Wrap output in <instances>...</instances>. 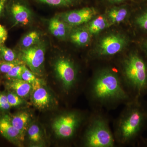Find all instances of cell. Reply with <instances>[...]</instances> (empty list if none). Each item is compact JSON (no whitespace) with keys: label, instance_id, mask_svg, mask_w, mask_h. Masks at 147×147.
Instances as JSON below:
<instances>
[{"label":"cell","instance_id":"cell-18","mask_svg":"<svg viewBox=\"0 0 147 147\" xmlns=\"http://www.w3.org/2000/svg\"><path fill=\"white\" fill-rule=\"evenodd\" d=\"M49 29L54 36L61 39L65 38L67 34V25L60 17L56 16L50 20Z\"/></svg>","mask_w":147,"mask_h":147},{"label":"cell","instance_id":"cell-31","mask_svg":"<svg viewBox=\"0 0 147 147\" xmlns=\"http://www.w3.org/2000/svg\"><path fill=\"white\" fill-rule=\"evenodd\" d=\"M8 1V0H0V15L3 12Z\"/></svg>","mask_w":147,"mask_h":147},{"label":"cell","instance_id":"cell-32","mask_svg":"<svg viewBox=\"0 0 147 147\" xmlns=\"http://www.w3.org/2000/svg\"><path fill=\"white\" fill-rule=\"evenodd\" d=\"M143 46H144V50L147 54V40L144 42Z\"/></svg>","mask_w":147,"mask_h":147},{"label":"cell","instance_id":"cell-8","mask_svg":"<svg viewBox=\"0 0 147 147\" xmlns=\"http://www.w3.org/2000/svg\"><path fill=\"white\" fill-rule=\"evenodd\" d=\"M45 51V44L39 41L31 47L22 49L20 54V59L35 74L42 76L44 71Z\"/></svg>","mask_w":147,"mask_h":147},{"label":"cell","instance_id":"cell-16","mask_svg":"<svg viewBox=\"0 0 147 147\" xmlns=\"http://www.w3.org/2000/svg\"><path fill=\"white\" fill-rule=\"evenodd\" d=\"M40 5L56 8H69L86 3L87 0H26Z\"/></svg>","mask_w":147,"mask_h":147},{"label":"cell","instance_id":"cell-7","mask_svg":"<svg viewBox=\"0 0 147 147\" xmlns=\"http://www.w3.org/2000/svg\"><path fill=\"white\" fill-rule=\"evenodd\" d=\"M127 43V40L123 36L118 34L108 35L103 37L98 44L94 59L113 58L122 52Z\"/></svg>","mask_w":147,"mask_h":147},{"label":"cell","instance_id":"cell-6","mask_svg":"<svg viewBox=\"0 0 147 147\" xmlns=\"http://www.w3.org/2000/svg\"><path fill=\"white\" fill-rule=\"evenodd\" d=\"M54 70L65 97H71L80 88L84 90L86 82L81 79L79 68L73 59L67 56H60L54 63Z\"/></svg>","mask_w":147,"mask_h":147},{"label":"cell","instance_id":"cell-20","mask_svg":"<svg viewBox=\"0 0 147 147\" xmlns=\"http://www.w3.org/2000/svg\"><path fill=\"white\" fill-rule=\"evenodd\" d=\"M90 34L88 30L79 28L74 30L70 35V38L72 42L79 46H85L89 42Z\"/></svg>","mask_w":147,"mask_h":147},{"label":"cell","instance_id":"cell-23","mask_svg":"<svg viewBox=\"0 0 147 147\" xmlns=\"http://www.w3.org/2000/svg\"><path fill=\"white\" fill-rule=\"evenodd\" d=\"M40 35L38 32L33 31L29 32L23 37L21 41L23 49L28 48L35 45L40 41Z\"/></svg>","mask_w":147,"mask_h":147},{"label":"cell","instance_id":"cell-14","mask_svg":"<svg viewBox=\"0 0 147 147\" xmlns=\"http://www.w3.org/2000/svg\"><path fill=\"white\" fill-rule=\"evenodd\" d=\"M11 122L21 133L25 135L30 125L32 122V115L27 110L19 111L14 115H9Z\"/></svg>","mask_w":147,"mask_h":147},{"label":"cell","instance_id":"cell-26","mask_svg":"<svg viewBox=\"0 0 147 147\" xmlns=\"http://www.w3.org/2000/svg\"><path fill=\"white\" fill-rule=\"evenodd\" d=\"M0 56L3 60L11 61L17 59V55L13 50L3 45H0Z\"/></svg>","mask_w":147,"mask_h":147},{"label":"cell","instance_id":"cell-2","mask_svg":"<svg viewBox=\"0 0 147 147\" xmlns=\"http://www.w3.org/2000/svg\"><path fill=\"white\" fill-rule=\"evenodd\" d=\"M124 106L113 122V134L117 146H131L141 139L147 127V105L141 98Z\"/></svg>","mask_w":147,"mask_h":147},{"label":"cell","instance_id":"cell-28","mask_svg":"<svg viewBox=\"0 0 147 147\" xmlns=\"http://www.w3.org/2000/svg\"><path fill=\"white\" fill-rule=\"evenodd\" d=\"M100 3L110 5L122 4L123 3H130L132 4H137L143 0H98Z\"/></svg>","mask_w":147,"mask_h":147},{"label":"cell","instance_id":"cell-12","mask_svg":"<svg viewBox=\"0 0 147 147\" xmlns=\"http://www.w3.org/2000/svg\"><path fill=\"white\" fill-rule=\"evenodd\" d=\"M0 133L13 144L21 146L25 139V135L13 126L8 115H0Z\"/></svg>","mask_w":147,"mask_h":147},{"label":"cell","instance_id":"cell-4","mask_svg":"<svg viewBox=\"0 0 147 147\" xmlns=\"http://www.w3.org/2000/svg\"><path fill=\"white\" fill-rule=\"evenodd\" d=\"M106 111L91 110L79 137L83 147L117 146L110 126V118Z\"/></svg>","mask_w":147,"mask_h":147},{"label":"cell","instance_id":"cell-11","mask_svg":"<svg viewBox=\"0 0 147 147\" xmlns=\"http://www.w3.org/2000/svg\"><path fill=\"white\" fill-rule=\"evenodd\" d=\"M9 7L16 24L28 25L31 21L32 11L26 0H10Z\"/></svg>","mask_w":147,"mask_h":147},{"label":"cell","instance_id":"cell-1","mask_svg":"<svg viewBox=\"0 0 147 147\" xmlns=\"http://www.w3.org/2000/svg\"><path fill=\"white\" fill-rule=\"evenodd\" d=\"M84 91L91 110L108 112L133 100L118 68L110 65L94 70L88 78Z\"/></svg>","mask_w":147,"mask_h":147},{"label":"cell","instance_id":"cell-10","mask_svg":"<svg viewBox=\"0 0 147 147\" xmlns=\"http://www.w3.org/2000/svg\"><path fill=\"white\" fill-rule=\"evenodd\" d=\"M97 13L95 7L84 6L78 9L64 12L60 18L68 26H76L88 22Z\"/></svg>","mask_w":147,"mask_h":147},{"label":"cell","instance_id":"cell-13","mask_svg":"<svg viewBox=\"0 0 147 147\" xmlns=\"http://www.w3.org/2000/svg\"><path fill=\"white\" fill-rule=\"evenodd\" d=\"M26 136L32 147H43L46 145L44 131L41 126L36 122L33 121L30 125Z\"/></svg>","mask_w":147,"mask_h":147},{"label":"cell","instance_id":"cell-15","mask_svg":"<svg viewBox=\"0 0 147 147\" xmlns=\"http://www.w3.org/2000/svg\"><path fill=\"white\" fill-rule=\"evenodd\" d=\"M5 87L25 100L30 96L32 91L31 85L21 79L7 80L5 83Z\"/></svg>","mask_w":147,"mask_h":147},{"label":"cell","instance_id":"cell-21","mask_svg":"<svg viewBox=\"0 0 147 147\" xmlns=\"http://www.w3.org/2000/svg\"><path fill=\"white\" fill-rule=\"evenodd\" d=\"M108 22L106 17L100 15L90 22L88 30L91 34H96L108 27Z\"/></svg>","mask_w":147,"mask_h":147},{"label":"cell","instance_id":"cell-27","mask_svg":"<svg viewBox=\"0 0 147 147\" xmlns=\"http://www.w3.org/2000/svg\"><path fill=\"white\" fill-rule=\"evenodd\" d=\"M25 64L19 65L13 67L8 73L5 74V77L7 80L12 79H21V75L26 66Z\"/></svg>","mask_w":147,"mask_h":147},{"label":"cell","instance_id":"cell-25","mask_svg":"<svg viewBox=\"0 0 147 147\" xmlns=\"http://www.w3.org/2000/svg\"><path fill=\"white\" fill-rule=\"evenodd\" d=\"M23 64L25 63L20 59H17L11 61L3 60L0 61V72L6 74L9 72L14 67Z\"/></svg>","mask_w":147,"mask_h":147},{"label":"cell","instance_id":"cell-5","mask_svg":"<svg viewBox=\"0 0 147 147\" xmlns=\"http://www.w3.org/2000/svg\"><path fill=\"white\" fill-rule=\"evenodd\" d=\"M90 111L68 109L58 115L53 120L52 127L58 139L69 143L76 139L89 116Z\"/></svg>","mask_w":147,"mask_h":147},{"label":"cell","instance_id":"cell-30","mask_svg":"<svg viewBox=\"0 0 147 147\" xmlns=\"http://www.w3.org/2000/svg\"><path fill=\"white\" fill-rule=\"evenodd\" d=\"M8 32L5 27L0 24V45H3L7 38Z\"/></svg>","mask_w":147,"mask_h":147},{"label":"cell","instance_id":"cell-17","mask_svg":"<svg viewBox=\"0 0 147 147\" xmlns=\"http://www.w3.org/2000/svg\"><path fill=\"white\" fill-rule=\"evenodd\" d=\"M129 5H114L108 9V17L110 23L117 24L123 21L127 17L129 11Z\"/></svg>","mask_w":147,"mask_h":147},{"label":"cell","instance_id":"cell-3","mask_svg":"<svg viewBox=\"0 0 147 147\" xmlns=\"http://www.w3.org/2000/svg\"><path fill=\"white\" fill-rule=\"evenodd\" d=\"M118 68L133 100L147 95V61L138 51L130 52L119 62Z\"/></svg>","mask_w":147,"mask_h":147},{"label":"cell","instance_id":"cell-19","mask_svg":"<svg viewBox=\"0 0 147 147\" xmlns=\"http://www.w3.org/2000/svg\"><path fill=\"white\" fill-rule=\"evenodd\" d=\"M137 5L141 9L134 19V24L139 30L147 33V0Z\"/></svg>","mask_w":147,"mask_h":147},{"label":"cell","instance_id":"cell-24","mask_svg":"<svg viewBox=\"0 0 147 147\" xmlns=\"http://www.w3.org/2000/svg\"><path fill=\"white\" fill-rule=\"evenodd\" d=\"M9 103L11 107H17L26 104V100L11 91L9 90L6 93Z\"/></svg>","mask_w":147,"mask_h":147},{"label":"cell","instance_id":"cell-29","mask_svg":"<svg viewBox=\"0 0 147 147\" xmlns=\"http://www.w3.org/2000/svg\"><path fill=\"white\" fill-rule=\"evenodd\" d=\"M10 105L5 93H0V110L6 111L10 109Z\"/></svg>","mask_w":147,"mask_h":147},{"label":"cell","instance_id":"cell-33","mask_svg":"<svg viewBox=\"0 0 147 147\" xmlns=\"http://www.w3.org/2000/svg\"><path fill=\"white\" fill-rule=\"evenodd\" d=\"M1 56H0V58H1Z\"/></svg>","mask_w":147,"mask_h":147},{"label":"cell","instance_id":"cell-22","mask_svg":"<svg viewBox=\"0 0 147 147\" xmlns=\"http://www.w3.org/2000/svg\"><path fill=\"white\" fill-rule=\"evenodd\" d=\"M31 85L32 90L40 86L45 82L42 79L36 77V75L26 66L21 75V79Z\"/></svg>","mask_w":147,"mask_h":147},{"label":"cell","instance_id":"cell-9","mask_svg":"<svg viewBox=\"0 0 147 147\" xmlns=\"http://www.w3.org/2000/svg\"><path fill=\"white\" fill-rule=\"evenodd\" d=\"M30 98L35 108L41 111L51 110L57 105V99L45 83L32 90Z\"/></svg>","mask_w":147,"mask_h":147}]
</instances>
